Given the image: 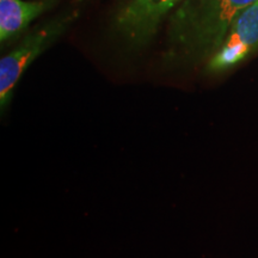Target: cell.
Returning a JSON list of instances; mask_svg holds the SVG:
<instances>
[{"mask_svg": "<svg viewBox=\"0 0 258 258\" xmlns=\"http://www.w3.org/2000/svg\"><path fill=\"white\" fill-rule=\"evenodd\" d=\"M70 18L50 22L28 35L0 60V108L4 112L23 73L62 34Z\"/></svg>", "mask_w": 258, "mask_h": 258, "instance_id": "cell-2", "label": "cell"}, {"mask_svg": "<svg viewBox=\"0 0 258 258\" xmlns=\"http://www.w3.org/2000/svg\"><path fill=\"white\" fill-rule=\"evenodd\" d=\"M55 0L24 2L0 0V41L2 43L21 34L38 16L47 11Z\"/></svg>", "mask_w": 258, "mask_h": 258, "instance_id": "cell-4", "label": "cell"}, {"mask_svg": "<svg viewBox=\"0 0 258 258\" xmlns=\"http://www.w3.org/2000/svg\"><path fill=\"white\" fill-rule=\"evenodd\" d=\"M224 43L241 47L247 55L258 49V2L235 17Z\"/></svg>", "mask_w": 258, "mask_h": 258, "instance_id": "cell-5", "label": "cell"}, {"mask_svg": "<svg viewBox=\"0 0 258 258\" xmlns=\"http://www.w3.org/2000/svg\"><path fill=\"white\" fill-rule=\"evenodd\" d=\"M183 0H128L116 18L118 31L133 46L147 44L165 16Z\"/></svg>", "mask_w": 258, "mask_h": 258, "instance_id": "cell-3", "label": "cell"}, {"mask_svg": "<svg viewBox=\"0 0 258 258\" xmlns=\"http://www.w3.org/2000/svg\"><path fill=\"white\" fill-rule=\"evenodd\" d=\"M258 0H184L170 22L167 57L195 63L212 57L224 44L231 25Z\"/></svg>", "mask_w": 258, "mask_h": 258, "instance_id": "cell-1", "label": "cell"}]
</instances>
